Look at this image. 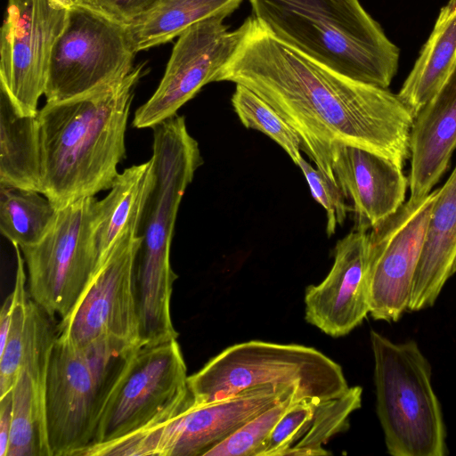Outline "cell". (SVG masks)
Returning <instances> with one entry per match:
<instances>
[{
    "label": "cell",
    "mask_w": 456,
    "mask_h": 456,
    "mask_svg": "<svg viewBox=\"0 0 456 456\" xmlns=\"http://www.w3.org/2000/svg\"><path fill=\"white\" fill-rule=\"evenodd\" d=\"M243 24V37L215 82L242 85L273 106L334 183L335 145L359 147L403 167L414 116L397 94L320 64L276 38L253 15Z\"/></svg>",
    "instance_id": "6da1fadb"
},
{
    "label": "cell",
    "mask_w": 456,
    "mask_h": 456,
    "mask_svg": "<svg viewBox=\"0 0 456 456\" xmlns=\"http://www.w3.org/2000/svg\"><path fill=\"white\" fill-rule=\"evenodd\" d=\"M143 67L38 110L41 193L57 210L111 188L126 156L127 120Z\"/></svg>",
    "instance_id": "7a4b0ae2"
},
{
    "label": "cell",
    "mask_w": 456,
    "mask_h": 456,
    "mask_svg": "<svg viewBox=\"0 0 456 456\" xmlns=\"http://www.w3.org/2000/svg\"><path fill=\"white\" fill-rule=\"evenodd\" d=\"M276 38L354 80L387 88L400 50L359 0H249Z\"/></svg>",
    "instance_id": "3957f363"
},
{
    "label": "cell",
    "mask_w": 456,
    "mask_h": 456,
    "mask_svg": "<svg viewBox=\"0 0 456 456\" xmlns=\"http://www.w3.org/2000/svg\"><path fill=\"white\" fill-rule=\"evenodd\" d=\"M151 158L156 178L141 222L142 242L136 273L143 344L178 337L170 310L177 278L170 263L171 243L181 200L203 163L199 144L183 116L175 115L153 127Z\"/></svg>",
    "instance_id": "277c9868"
},
{
    "label": "cell",
    "mask_w": 456,
    "mask_h": 456,
    "mask_svg": "<svg viewBox=\"0 0 456 456\" xmlns=\"http://www.w3.org/2000/svg\"><path fill=\"white\" fill-rule=\"evenodd\" d=\"M194 405L258 386H291L302 399L325 400L349 387L341 366L314 347L251 340L225 348L188 377Z\"/></svg>",
    "instance_id": "5b68a950"
},
{
    "label": "cell",
    "mask_w": 456,
    "mask_h": 456,
    "mask_svg": "<svg viewBox=\"0 0 456 456\" xmlns=\"http://www.w3.org/2000/svg\"><path fill=\"white\" fill-rule=\"evenodd\" d=\"M377 413L394 456H444L445 428L431 367L414 341L395 343L370 330Z\"/></svg>",
    "instance_id": "8992f818"
},
{
    "label": "cell",
    "mask_w": 456,
    "mask_h": 456,
    "mask_svg": "<svg viewBox=\"0 0 456 456\" xmlns=\"http://www.w3.org/2000/svg\"><path fill=\"white\" fill-rule=\"evenodd\" d=\"M134 348L109 338L76 347L56 336L45 387L51 456H77L91 444L104 401Z\"/></svg>",
    "instance_id": "52a82bcc"
},
{
    "label": "cell",
    "mask_w": 456,
    "mask_h": 456,
    "mask_svg": "<svg viewBox=\"0 0 456 456\" xmlns=\"http://www.w3.org/2000/svg\"><path fill=\"white\" fill-rule=\"evenodd\" d=\"M188 377L177 339L134 348L104 401L88 446L115 441L176 413L193 401Z\"/></svg>",
    "instance_id": "ba28073f"
},
{
    "label": "cell",
    "mask_w": 456,
    "mask_h": 456,
    "mask_svg": "<svg viewBox=\"0 0 456 456\" xmlns=\"http://www.w3.org/2000/svg\"><path fill=\"white\" fill-rule=\"evenodd\" d=\"M98 201L86 197L58 209L47 234L37 244L20 248L29 297L53 318L69 315L97 270Z\"/></svg>",
    "instance_id": "9c48e42d"
},
{
    "label": "cell",
    "mask_w": 456,
    "mask_h": 456,
    "mask_svg": "<svg viewBox=\"0 0 456 456\" xmlns=\"http://www.w3.org/2000/svg\"><path fill=\"white\" fill-rule=\"evenodd\" d=\"M291 386H258L214 403L193 401L171 417L110 442L115 456H204L254 417L291 396Z\"/></svg>",
    "instance_id": "30bf717a"
},
{
    "label": "cell",
    "mask_w": 456,
    "mask_h": 456,
    "mask_svg": "<svg viewBox=\"0 0 456 456\" xmlns=\"http://www.w3.org/2000/svg\"><path fill=\"white\" fill-rule=\"evenodd\" d=\"M141 224L130 226L94 273L76 305L57 325V336L76 347L109 338L141 344L137 259Z\"/></svg>",
    "instance_id": "8fae6325"
},
{
    "label": "cell",
    "mask_w": 456,
    "mask_h": 456,
    "mask_svg": "<svg viewBox=\"0 0 456 456\" xmlns=\"http://www.w3.org/2000/svg\"><path fill=\"white\" fill-rule=\"evenodd\" d=\"M136 53L126 26L86 6H70L50 56L46 102L81 95L127 75Z\"/></svg>",
    "instance_id": "7c38bea8"
},
{
    "label": "cell",
    "mask_w": 456,
    "mask_h": 456,
    "mask_svg": "<svg viewBox=\"0 0 456 456\" xmlns=\"http://www.w3.org/2000/svg\"><path fill=\"white\" fill-rule=\"evenodd\" d=\"M68 10L57 0H8L1 29L0 84L23 115L38 113L50 56Z\"/></svg>",
    "instance_id": "4fadbf2b"
},
{
    "label": "cell",
    "mask_w": 456,
    "mask_h": 456,
    "mask_svg": "<svg viewBox=\"0 0 456 456\" xmlns=\"http://www.w3.org/2000/svg\"><path fill=\"white\" fill-rule=\"evenodd\" d=\"M232 13L222 12L202 20L178 37L158 88L134 113V127L153 128L177 115L205 85L215 82L245 31L243 23L233 31L228 30L224 20Z\"/></svg>",
    "instance_id": "5bb4252c"
},
{
    "label": "cell",
    "mask_w": 456,
    "mask_h": 456,
    "mask_svg": "<svg viewBox=\"0 0 456 456\" xmlns=\"http://www.w3.org/2000/svg\"><path fill=\"white\" fill-rule=\"evenodd\" d=\"M436 192L409 199L368 232L370 314L375 320L396 322L408 308Z\"/></svg>",
    "instance_id": "9a60e30c"
},
{
    "label": "cell",
    "mask_w": 456,
    "mask_h": 456,
    "mask_svg": "<svg viewBox=\"0 0 456 456\" xmlns=\"http://www.w3.org/2000/svg\"><path fill=\"white\" fill-rule=\"evenodd\" d=\"M305 320L325 334H348L370 314L368 231L354 230L339 240L326 278L305 293Z\"/></svg>",
    "instance_id": "2e32d148"
},
{
    "label": "cell",
    "mask_w": 456,
    "mask_h": 456,
    "mask_svg": "<svg viewBox=\"0 0 456 456\" xmlns=\"http://www.w3.org/2000/svg\"><path fill=\"white\" fill-rule=\"evenodd\" d=\"M330 155L338 185L353 204L355 230H370L405 202L408 178L389 159L350 145H335Z\"/></svg>",
    "instance_id": "e0dca14e"
},
{
    "label": "cell",
    "mask_w": 456,
    "mask_h": 456,
    "mask_svg": "<svg viewBox=\"0 0 456 456\" xmlns=\"http://www.w3.org/2000/svg\"><path fill=\"white\" fill-rule=\"evenodd\" d=\"M362 388L349 387L340 396L296 401L272 431L260 456H326L323 445L349 428L362 405Z\"/></svg>",
    "instance_id": "ac0fdd59"
},
{
    "label": "cell",
    "mask_w": 456,
    "mask_h": 456,
    "mask_svg": "<svg viewBox=\"0 0 456 456\" xmlns=\"http://www.w3.org/2000/svg\"><path fill=\"white\" fill-rule=\"evenodd\" d=\"M456 149V68L415 116L411 132L410 200L432 191L448 168Z\"/></svg>",
    "instance_id": "d6986e66"
},
{
    "label": "cell",
    "mask_w": 456,
    "mask_h": 456,
    "mask_svg": "<svg viewBox=\"0 0 456 456\" xmlns=\"http://www.w3.org/2000/svg\"><path fill=\"white\" fill-rule=\"evenodd\" d=\"M456 273V166L437 189L413 277L407 310L431 306Z\"/></svg>",
    "instance_id": "ffe728a7"
},
{
    "label": "cell",
    "mask_w": 456,
    "mask_h": 456,
    "mask_svg": "<svg viewBox=\"0 0 456 456\" xmlns=\"http://www.w3.org/2000/svg\"><path fill=\"white\" fill-rule=\"evenodd\" d=\"M155 178L154 160L151 158L118 174L108 195L98 201L94 230L97 270L126 230L141 224Z\"/></svg>",
    "instance_id": "44dd1931"
},
{
    "label": "cell",
    "mask_w": 456,
    "mask_h": 456,
    "mask_svg": "<svg viewBox=\"0 0 456 456\" xmlns=\"http://www.w3.org/2000/svg\"><path fill=\"white\" fill-rule=\"evenodd\" d=\"M41 177L37 115L20 113L0 84V185L41 192Z\"/></svg>",
    "instance_id": "7402d4cb"
},
{
    "label": "cell",
    "mask_w": 456,
    "mask_h": 456,
    "mask_svg": "<svg viewBox=\"0 0 456 456\" xmlns=\"http://www.w3.org/2000/svg\"><path fill=\"white\" fill-rule=\"evenodd\" d=\"M455 68L456 0H449L440 9L433 30L397 94L414 118L437 94Z\"/></svg>",
    "instance_id": "603a6c76"
},
{
    "label": "cell",
    "mask_w": 456,
    "mask_h": 456,
    "mask_svg": "<svg viewBox=\"0 0 456 456\" xmlns=\"http://www.w3.org/2000/svg\"><path fill=\"white\" fill-rule=\"evenodd\" d=\"M242 0H159L135 22L126 26L136 52L165 44L191 25L222 12H233Z\"/></svg>",
    "instance_id": "cb8c5ba5"
},
{
    "label": "cell",
    "mask_w": 456,
    "mask_h": 456,
    "mask_svg": "<svg viewBox=\"0 0 456 456\" xmlns=\"http://www.w3.org/2000/svg\"><path fill=\"white\" fill-rule=\"evenodd\" d=\"M41 192L0 185V232L20 248L39 242L53 226L57 209Z\"/></svg>",
    "instance_id": "d4e9b609"
},
{
    "label": "cell",
    "mask_w": 456,
    "mask_h": 456,
    "mask_svg": "<svg viewBox=\"0 0 456 456\" xmlns=\"http://www.w3.org/2000/svg\"><path fill=\"white\" fill-rule=\"evenodd\" d=\"M12 392V420L6 456H51L45 400L23 368Z\"/></svg>",
    "instance_id": "484cf974"
},
{
    "label": "cell",
    "mask_w": 456,
    "mask_h": 456,
    "mask_svg": "<svg viewBox=\"0 0 456 456\" xmlns=\"http://www.w3.org/2000/svg\"><path fill=\"white\" fill-rule=\"evenodd\" d=\"M232 104L245 127L266 134L288 153L296 165H298L303 158L300 153V138L273 106L242 85H236Z\"/></svg>",
    "instance_id": "4316f807"
},
{
    "label": "cell",
    "mask_w": 456,
    "mask_h": 456,
    "mask_svg": "<svg viewBox=\"0 0 456 456\" xmlns=\"http://www.w3.org/2000/svg\"><path fill=\"white\" fill-rule=\"evenodd\" d=\"M16 252V275L12 294L11 325L4 350L0 354V397L12 389L20 372L23 342L30 297L26 289L28 281L24 258L19 246L12 245Z\"/></svg>",
    "instance_id": "83f0119b"
},
{
    "label": "cell",
    "mask_w": 456,
    "mask_h": 456,
    "mask_svg": "<svg viewBox=\"0 0 456 456\" xmlns=\"http://www.w3.org/2000/svg\"><path fill=\"white\" fill-rule=\"evenodd\" d=\"M297 400L294 395L269 407L204 456H260L274 427Z\"/></svg>",
    "instance_id": "f1b7e54d"
},
{
    "label": "cell",
    "mask_w": 456,
    "mask_h": 456,
    "mask_svg": "<svg viewBox=\"0 0 456 456\" xmlns=\"http://www.w3.org/2000/svg\"><path fill=\"white\" fill-rule=\"evenodd\" d=\"M297 166L306 179L313 198L326 210V232L330 237L334 234L337 224H343L352 208L346 203V197L339 186L320 170L313 167L304 158Z\"/></svg>",
    "instance_id": "f546056e"
},
{
    "label": "cell",
    "mask_w": 456,
    "mask_h": 456,
    "mask_svg": "<svg viewBox=\"0 0 456 456\" xmlns=\"http://www.w3.org/2000/svg\"><path fill=\"white\" fill-rule=\"evenodd\" d=\"M159 0H79L77 4L90 8L125 26L153 9Z\"/></svg>",
    "instance_id": "4dcf8cb0"
},
{
    "label": "cell",
    "mask_w": 456,
    "mask_h": 456,
    "mask_svg": "<svg viewBox=\"0 0 456 456\" xmlns=\"http://www.w3.org/2000/svg\"><path fill=\"white\" fill-rule=\"evenodd\" d=\"M12 420V392L0 397V456H6Z\"/></svg>",
    "instance_id": "1f68e13d"
},
{
    "label": "cell",
    "mask_w": 456,
    "mask_h": 456,
    "mask_svg": "<svg viewBox=\"0 0 456 456\" xmlns=\"http://www.w3.org/2000/svg\"><path fill=\"white\" fill-rule=\"evenodd\" d=\"M12 294L7 296L0 311V354L4 348L12 318Z\"/></svg>",
    "instance_id": "d6a6232c"
},
{
    "label": "cell",
    "mask_w": 456,
    "mask_h": 456,
    "mask_svg": "<svg viewBox=\"0 0 456 456\" xmlns=\"http://www.w3.org/2000/svg\"><path fill=\"white\" fill-rule=\"evenodd\" d=\"M59 1L60 3H61L62 4H64L65 6L67 7H70V6H73L75 4H77L79 0H57Z\"/></svg>",
    "instance_id": "836d02e7"
}]
</instances>
